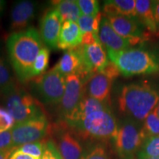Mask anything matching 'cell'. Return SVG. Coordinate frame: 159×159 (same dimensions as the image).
Here are the masks:
<instances>
[{
	"label": "cell",
	"instance_id": "cell-1",
	"mask_svg": "<svg viewBox=\"0 0 159 159\" xmlns=\"http://www.w3.org/2000/svg\"><path fill=\"white\" fill-rule=\"evenodd\" d=\"M65 122L83 140H114L119 127L108 103L100 102L87 94L83 97L74 114Z\"/></svg>",
	"mask_w": 159,
	"mask_h": 159
},
{
	"label": "cell",
	"instance_id": "cell-2",
	"mask_svg": "<svg viewBox=\"0 0 159 159\" xmlns=\"http://www.w3.org/2000/svg\"><path fill=\"white\" fill-rule=\"evenodd\" d=\"M43 47L39 32L34 28L10 35L7 41V52L12 66L21 82L33 78V64Z\"/></svg>",
	"mask_w": 159,
	"mask_h": 159
},
{
	"label": "cell",
	"instance_id": "cell-3",
	"mask_svg": "<svg viewBox=\"0 0 159 159\" xmlns=\"http://www.w3.org/2000/svg\"><path fill=\"white\" fill-rule=\"evenodd\" d=\"M158 101L159 95L153 88L146 84L132 83L122 87L118 99L119 108L128 118L144 122Z\"/></svg>",
	"mask_w": 159,
	"mask_h": 159
},
{
	"label": "cell",
	"instance_id": "cell-4",
	"mask_svg": "<svg viewBox=\"0 0 159 159\" xmlns=\"http://www.w3.org/2000/svg\"><path fill=\"white\" fill-rule=\"evenodd\" d=\"M108 56L125 77L151 74L159 71V61L156 55L140 48L108 52Z\"/></svg>",
	"mask_w": 159,
	"mask_h": 159
},
{
	"label": "cell",
	"instance_id": "cell-5",
	"mask_svg": "<svg viewBox=\"0 0 159 159\" xmlns=\"http://www.w3.org/2000/svg\"><path fill=\"white\" fill-rule=\"evenodd\" d=\"M2 95L5 109L14 119L16 124L44 114L39 101L17 85Z\"/></svg>",
	"mask_w": 159,
	"mask_h": 159
},
{
	"label": "cell",
	"instance_id": "cell-6",
	"mask_svg": "<svg viewBox=\"0 0 159 159\" xmlns=\"http://www.w3.org/2000/svg\"><path fill=\"white\" fill-rule=\"evenodd\" d=\"M146 139L139 122L128 118L119 125L114 139L116 152L121 159H135Z\"/></svg>",
	"mask_w": 159,
	"mask_h": 159
},
{
	"label": "cell",
	"instance_id": "cell-7",
	"mask_svg": "<svg viewBox=\"0 0 159 159\" xmlns=\"http://www.w3.org/2000/svg\"><path fill=\"white\" fill-rule=\"evenodd\" d=\"M51 141L63 159H81L83 149L80 139L65 121L49 128Z\"/></svg>",
	"mask_w": 159,
	"mask_h": 159
},
{
	"label": "cell",
	"instance_id": "cell-8",
	"mask_svg": "<svg viewBox=\"0 0 159 159\" xmlns=\"http://www.w3.org/2000/svg\"><path fill=\"white\" fill-rule=\"evenodd\" d=\"M35 90L47 104L61 103L65 92L66 77L52 68L35 80Z\"/></svg>",
	"mask_w": 159,
	"mask_h": 159
},
{
	"label": "cell",
	"instance_id": "cell-9",
	"mask_svg": "<svg viewBox=\"0 0 159 159\" xmlns=\"http://www.w3.org/2000/svg\"><path fill=\"white\" fill-rule=\"evenodd\" d=\"M49 129V122L45 114L16 123L11 129L13 146L18 148L27 143L41 141L48 134Z\"/></svg>",
	"mask_w": 159,
	"mask_h": 159
},
{
	"label": "cell",
	"instance_id": "cell-10",
	"mask_svg": "<svg viewBox=\"0 0 159 159\" xmlns=\"http://www.w3.org/2000/svg\"><path fill=\"white\" fill-rule=\"evenodd\" d=\"M85 94V83L77 74L66 77V89L61 102V113L64 121L70 118Z\"/></svg>",
	"mask_w": 159,
	"mask_h": 159
},
{
	"label": "cell",
	"instance_id": "cell-11",
	"mask_svg": "<svg viewBox=\"0 0 159 159\" xmlns=\"http://www.w3.org/2000/svg\"><path fill=\"white\" fill-rule=\"evenodd\" d=\"M63 20L55 8L45 13L40 25V36L49 49L57 48V42Z\"/></svg>",
	"mask_w": 159,
	"mask_h": 159
},
{
	"label": "cell",
	"instance_id": "cell-12",
	"mask_svg": "<svg viewBox=\"0 0 159 159\" xmlns=\"http://www.w3.org/2000/svg\"><path fill=\"white\" fill-rule=\"evenodd\" d=\"M106 18L116 33L128 40L130 46L139 44L144 40V33L134 19L120 15L108 16Z\"/></svg>",
	"mask_w": 159,
	"mask_h": 159
},
{
	"label": "cell",
	"instance_id": "cell-13",
	"mask_svg": "<svg viewBox=\"0 0 159 159\" xmlns=\"http://www.w3.org/2000/svg\"><path fill=\"white\" fill-rule=\"evenodd\" d=\"M98 36L101 44L106 49L108 53L119 52L130 47L128 40L120 36L113 29L106 17H103L101 20Z\"/></svg>",
	"mask_w": 159,
	"mask_h": 159
},
{
	"label": "cell",
	"instance_id": "cell-14",
	"mask_svg": "<svg viewBox=\"0 0 159 159\" xmlns=\"http://www.w3.org/2000/svg\"><path fill=\"white\" fill-rule=\"evenodd\" d=\"M36 4L31 1H19L13 5L11 15V28L16 33L23 31L33 21L36 13Z\"/></svg>",
	"mask_w": 159,
	"mask_h": 159
},
{
	"label": "cell",
	"instance_id": "cell-15",
	"mask_svg": "<svg viewBox=\"0 0 159 159\" xmlns=\"http://www.w3.org/2000/svg\"><path fill=\"white\" fill-rule=\"evenodd\" d=\"M112 82L102 72L94 73L85 83V94L100 102L108 103Z\"/></svg>",
	"mask_w": 159,
	"mask_h": 159
},
{
	"label": "cell",
	"instance_id": "cell-16",
	"mask_svg": "<svg viewBox=\"0 0 159 159\" xmlns=\"http://www.w3.org/2000/svg\"><path fill=\"white\" fill-rule=\"evenodd\" d=\"M83 34L77 22L64 21L61 26L57 48L63 50L74 49L81 44Z\"/></svg>",
	"mask_w": 159,
	"mask_h": 159
},
{
	"label": "cell",
	"instance_id": "cell-17",
	"mask_svg": "<svg viewBox=\"0 0 159 159\" xmlns=\"http://www.w3.org/2000/svg\"><path fill=\"white\" fill-rule=\"evenodd\" d=\"M53 68L66 77L70 75H78L81 69V60L76 47L66 50Z\"/></svg>",
	"mask_w": 159,
	"mask_h": 159
},
{
	"label": "cell",
	"instance_id": "cell-18",
	"mask_svg": "<svg viewBox=\"0 0 159 159\" xmlns=\"http://www.w3.org/2000/svg\"><path fill=\"white\" fill-rule=\"evenodd\" d=\"M105 16L120 15L135 19L137 17L135 0H111L105 1L103 6Z\"/></svg>",
	"mask_w": 159,
	"mask_h": 159
},
{
	"label": "cell",
	"instance_id": "cell-19",
	"mask_svg": "<svg viewBox=\"0 0 159 159\" xmlns=\"http://www.w3.org/2000/svg\"><path fill=\"white\" fill-rule=\"evenodd\" d=\"M155 1L136 0V10L137 17L140 19L143 25L152 33H157L158 27L154 15Z\"/></svg>",
	"mask_w": 159,
	"mask_h": 159
},
{
	"label": "cell",
	"instance_id": "cell-20",
	"mask_svg": "<svg viewBox=\"0 0 159 159\" xmlns=\"http://www.w3.org/2000/svg\"><path fill=\"white\" fill-rule=\"evenodd\" d=\"M55 8L58 11L63 22L74 21L77 22L79 18L82 16L77 1L75 0H63L55 3Z\"/></svg>",
	"mask_w": 159,
	"mask_h": 159
},
{
	"label": "cell",
	"instance_id": "cell-21",
	"mask_svg": "<svg viewBox=\"0 0 159 159\" xmlns=\"http://www.w3.org/2000/svg\"><path fill=\"white\" fill-rule=\"evenodd\" d=\"M102 19V14L100 13L96 17L82 15L77 20V23L82 34L85 33H93L98 35Z\"/></svg>",
	"mask_w": 159,
	"mask_h": 159
},
{
	"label": "cell",
	"instance_id": "cell-22",
	"mask_svg": "<svg viewBox=\"0 0 159 159\" xmlns=\"http://www.w3.org/2000/svg\"><path fill=\"white\" fill-rule=\"evenodd\" d=\"M136 157L156 158L159 157V136L147 138Z\"/></svg>",
	"mask_w": 159,
	"mask_h": 159
},
{
	"label": "cell",
	"instance_id": "cell-23",
	"mask_svg": "<svg viewBox=\"0 0 159 159\" xmlns=\"http://www.w3.org/2000/svg\"><path fill=\"white\" fill-rule=\"evenodd\" d=\"M16 85V84L12 76L8 66L3 57L0 56V93L2 94Z\"/></svg>",
	"mask_w": 159,
	"mask_h": 159
},
{
	"label": "cell",
	"instance_id": "cell-24",
	"mask_svg": "<svg viewBox=\"0 0 159 159\" xmlns=\"http://www.w3.org/2000/svg\"><path fill=\"white\" fill-rule=\"evenodd\" d=\"M49 55H50V50L48 47L45 46L39 52L33 64V71H32L33 77H39L43 74L48 66Z\"/></svg>",
	"mask_w": 159,
	"mask_h": 159
},
{
	"label": "cell",
	"instance_id": "cell-25",
	"mask_svg": "<svg viewBox=\"0 0 159 159\" xmlns=\"http://www.w3.org/2000/svg\"><path fill=\"white\" fill-rule=\"evenodd\" d=\"M142 130L146 139L159 136V116L155 109L144 119Z\"/></svg>",
	"mask_w": 159,
	"mask_h": 159
},
{
	"label": "cell",
	"instance_id": "cell-26",
	"mask_svg": "<svg viewBox=\"0 0 159 159\" xmlns=\"http://www.w3.org/2000/svg\"><path fill=\"white\" fill-rule=\"evenodd\" d=\"M46 142H47L44 141H38V142L27 143L19 147L16 150L23 153L29 155L35 159H41L44 151Z\"/></svg>",
	"mask_w": 159,
	"mask_h": 159
},
{
	"label": "cell",
	"instance_id": "cell-27",
	"mask_svg": "<svg viewBox=\"0 0 159 159\" xmlns=\"http://www.w3.org/2000/svg\"><path fill=\"white\" fill-rule=\"evenodd\" d=\"M82 15L96 17L99 13V2L97 0H77Z\"/></svg>",
	"mask_w": 159,
	"mask_h": 159
},
{
	"label": "cell",
	"instance_id": "cell-28",
	"mask_svg": "<svg viewBox=\"0 0 159 159\" xmlns=\"http://www.w3.org/2000/svg\"><path fill=\"white\" fill-rule=\"evenodd\" d=\"M15 124L14 119L8 111L0 107V133L11 130Z\"/></svg>",
	"mask_w": 159,
	"mask_h": 159
},
{
	"label": "cell",
	"instance_id": "cell-29",
	"mask_svg": "<svg viewBox=\"0 0 159 159\" xmlns=\"http://www.w3.org/2000/svg\"><path fill=\"white\" fill-rule=\"evenodd\" d=\"M81 159H111V157L105 150V148L101 145H97L91 149L86 153L83 154Z\"/></svg>",
	"mask_w": 159,
	"mask_h": 159
},
{
	"label": "cell",
	"instance_id": "cell-30",
	"mask_svg": "<svg viewBox=\"0 0 159 159\" xmlns=\"http://www.w3.org/2000/svg\"><path fill=\"white\" fill-rule=\"evenodd\" d=\"M16 150L13 144L11 130L0 133V151Z\"/></svg>",
	"mask_w": 159,
	"mask_h": 159
},
{
	"label": "cell",
	"instance_id": "cell-31",
	"mask_svg": "<svg viewBox=\"0 0 159 159\" xmlns=\"http://www.w3.org/2000/svg\"><path fill=\"white\" fill-rule=\"evenodd\" d=\"M41 159H63L54 143L51 140L47 141L45 144L44 151Z\"/></svg>",
	"mask_w": 159,
	"mask_h": 159
},
{
	"label": "cell",
	"instance_id": "cell-32",
	"mask_svg": "<svg viewBox=\"0 0 159 159\" xmlns=\"http://www.w3.org/2000/svg\"><path fill=\"white\" fill-rule=\"evenodd\" d=\"M100 72H102V74L106 75L107 77L112 80L116 79V77H119V75H120V71H119V69L117 68L116 66L111 61H108V63L105 65V66L103 68V69L100 71Z\"/></svg>",
	"mask_w": 159,
	"mask_h": 159
},
{
	"label": "cell",
	"instance_id": "cell-33",
	"mask_svg": "<svg viewBox=\"0 0 159 159\" xmlns=\"http://www.w3.org/2000/svg\"><path fill=\"white\" fill-rule=\"evenodd\" d=\"M99 41L98 35L93 33H85L83 34L81 45H90Z\"/></svg>",
	"mask_w": 159,
	"mask_h": 159
},
{
	"label": "cell",
	"instance_id": "cell-34",
	"mask_svg": "<svg viewBox=\"0 0 159 159\" xmlns=\"http://www.w3.org/2000/svg\"><path fill=\"white\" fill-rule=\"evenodd\" d=\"M10 159H35L29 155L25 154L23 152H20L18 150H16L11 155Z\"/></svg>",
	"mask_w": 159,
	"mask_h": 159
},
{
	"label": "cell",
	"instance_id": "cell-35",
	"mask_svg": "<svg viewBox=\"0 0 159 159\" xmlns=\"http://www.w3.org/2000/svg\"><path fill=\"white\" fill-rule=\"evenodd\" d=\"M154 15L157 24V27L159 28V1H155L154 4Z\"/></svg>",
	"mask_w": 159,
	"mask_h": 159
},
{
	"label": "cell",
	"instance_id": "cell-36",
	"mask_svg": "<svg viewBox=\"0 0 159 159\" xmlns=\"http://www.w3.org/2000/svg\"><path fill=\"white\" fill-rule=\"evenodd\" d=\"M16 150H7V151H0V159H10L12 153Z\"/></svg>",
	"mask_w": 159,
	"mask_h": 159
},
{
	"label": "cell",
	"instance_id": "cell-37",
	"mask_svg": "<svg viewBox=\"0 0 159 159\" xmlns=\"http://www.w3.org/2000/svg\"><path fill=\"white\" fill-rule=\"evenodd\" d=\"M5 6H6L5 2L0 0V13H1V12H2L4 10H5Z\"/></svg>",
	"mask_w": 159,
	"mask_h": 159
},
{
	"label": "cell",
	"instance_id": "cell-38",
	"mask_svg": "<svg viewBox=\"0 0 159 159\" xmlns=\"http://www.w3.org/2000/svg\"><path fill=\"white\" fill-rule=\"evenodd\" d=\"M136 159H159V157H156V158H142V157H136Z\"/></svg>",
	"mask_w": 159,
	"mask_h": 159
},
{
	"label": "cell",
	"instance_id": "cell-39",
	"mask_svg": "<svg viewBox=\"0 0 159 159\" xmlns=\"http://www.w3.org/2000/svg\"><path fill=\"white\" fill-rule=\"evenodd\" d=\"M155 110H156L157 114H158V116H159V102H158V104L157 105V106L156 107V108H155Z\"/></svg>",
	"mask_w": 159,
	"mask_h": 159
}]
</instances>
